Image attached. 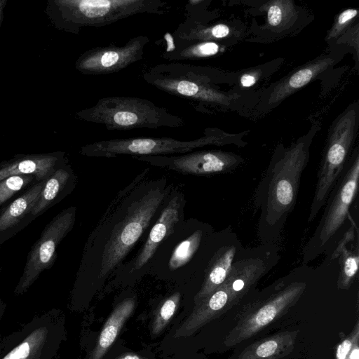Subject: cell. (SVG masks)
I'll list each match as a JSON object with an SVG mask.
<instances>
[{
  "mask_svg": "<svg viewBox=\"0 0 359 359\" xmlns=\"http://www.w3.org/2000/svg\"><path fill=\"white\" fill-rule=\"evenodd\" d=\"M299 331L285 330L246 346L233 359H283L294 349Z\"/></svg>",
  "mask_w": 359,
  "mask_h": 359,
  "instance_id": "ffe728a7",
  "label": "cell"
},
{
  "mask_svg": "<svg viewBox=\"0 0 359 359\" xmlns=\"http://www.w3.org/2000/svg\"><path fill=\"white\" fill-rule=\"evenodd\" d=\"M135 306V299L133 297H126L116 305L101 330L90 359H102L114 342Z\"/></svg>",
  "mask_w": 359,
  "mask_h": 359,
  "instance_id": "7402d4cb",
  "label": "cell"
},
{
  "mask_svg": "<svg viewBox=\"0 0 359 359\" xmlns=\"http://www.w3.org/2000/svg\"><path fill=\"white\" fill-rule=\"evenodd\" d=\"M358 13V10L355 8H348L342 11L338 15L336 22L328 34L327 39H332L340 35L352 20L356 18Z\"/></svg>",
  "mask_w": 359,
  "mask_h": 359,
  "instance_id": "f546056e",
  "label": "cell"
},
{
  "mask_svg": "<svg viewBox=\"0 0 359 359\" xmlns=\"http://www.w3.org/2000/svg\"><path fill=\"white\" fill-rule=\"evenodd\" d=\"M311 139L308 134L289 147L278 148L254 192L257 232L262 245L275 244L294 209Z\"/></svg>",
  "mask_w": 359,
  "mask_h": 359,
  "instance_id": "7a4b0ae2",
  "label": "cell"
},
{
  "mask_svg": "<svg viewBox=\"0 0 359 359\" xmlns=\"http://www.w3.org/2000/svg\"><path fill=\"white\" fill-rule=\"evenodd\" d=\"M224 143V137L208 130L204 136L194 140H179L170 137H136L113 139L95 142L81 149L88 157L114 158L121 155L133 157L184 154L208 145Z\"/></svg>",
  "mask_w": 359,
  "mask_h": 359,
  "instance_id": "30bf717a",
  "label": "cell"
},
{
  "mask_svg": "<svg viewBox=\"0 0 359 359\" xmlns=\"http://www.w3.org/2000/svg\"><path fill=\"white\" fill-rule=\"evenodd\" d=\"M358 238V230L354 222L338 243L332 255L339 257V274L337 287L348 290L353 283L358 271V243L354 245V240Z\"/></svg>",
  "mask_w": 359,
  "mask_h": 359,
  "instance_id": "44dd1931",
  "label": "cell"
},
{
  "mask_svg": "<svg viewBox=\"0 0 359 359\" xmlns=\"http://www.w3.org/2000/svg\"><path fill=\"white\" fill-rule=\"evenodd\" d=\"M333 63L334 60L332 58L326 57L318 59L299 69L275 86L269 94L268 103L274 104L282 101L294 91L309 83L318 74L323 72Z\"/></svg>",
  "mask_w": 359,
  "mask_h": 359,
  "instance_id": "603a6c76",
  "label": "cell"
},
{
  "mask_svg": "<svg viewBox=\"0 0 359 359\" xmlns=\"http://www.w3.org/2000/svg\"><path fill=\"white\" fill-rule=\"evenodd\" d=\"M294 6L290 1H276L267 9V21L271 27H278L292 17Z\"/></svg>",
  "mask_w": 359,
  "mask_h": 359,
  "instance_id": "484cf974",
  "label": "cell"
},
{
  "mask_svg": "<svg viewBox=\"0 0 359 359\" xmlns=\"http://www.w3.org/2000/svg\"><path fill=\"white\" fill-rule=\"evenodd\" d=\"M6 309V304L2 300L0 292V321L1 320Z\"/></svg>",
  "mask_w": 359,
  "mask_h": 359,
  "instance_id": "d6a6232c",
  "label": "cell"
},
{
  "mask_svg": "<svg viewBox=\"0 0 359 359\" xmlns=\"http://www.w3.org/2000/svg\"><path fill=\"white\" fill-rule=\"evenodd\" d=\"M76 116L88 122L102 124L108 130L179 128L184 125L182 117L149 100L134 97H104Z\"/></svg>",
  "mask_w": 359,
  "mask_h": 359,
  "instance_id": "5b68a950",
  "label": "cell"
},
{
  "mask_svg": "<svg viewBox=\"0 0 359 359\" xmlns=\"http://www.w3.org/2000/svg\"><path fill=\"white\" fill-rule=\"evenodd\" d=\"M76 208L70 206L58 213L46 225L29 251L25 268L14 294H24L41 273L52 267L57 257V248L71 231L76 222Z\"/></svg>",
  "mask_w": 359,
  "mask_h": 359,
  "instance_id": "7c38bea8",
  "label": "cell"
},
{
  "mask_svg": "<svg viewBox=\"0 0 359 359\" xmlns=\"http://www.w3.org/2000/svg\"><path fill=\"white\" fill-rule=\"evenodd\" d=\"M149 39L145 36L130 39L122 46L97 47L86 51L77 60L76 68L83 74L116 73L141 60Z\"/></svg>",
  "mask_w": 359,
  "mask_h": 359,
  "instance_id": "9a60e30c",
  "label": "cell"
},
{
  "mask_svg": "<svg viewBox=\"0 0 359 359\" xmlns=\"http://www.w3.org/2000/svg\"><path fill=\"white\" fill-rule=\"evenodd\" d=\"M38 181L32 175H14L0 181V205L18 193L23 188Z\"/></svg>",
  "mask_w": 359,
  "mask_h": 359,
  "instance_id": "d4e9b609",
  "label": "cell"
},
{
  "mask_svg": "<svg viewBox=\"0 0 359 359\" xmlns=\"http://www.w3.org/2000/svg\"><path fill=\"white\" fill-rule=\"evenodd\" d=\"M60 337L55 310L36 314L0 339V359H53Z\"/></svg>",
  "mask_w": 359,
  "mask_h": 359,
  "instance_id": "9c48e42d",
  "label": "cell"
},
{
  "mask_svg": "<svg viewBox=\"0 0 359 359\" xmlns=\"http://www.w3.org/2000/svg\"><path fill=\"white\" fill-rule=\"evenodd\" d=\"M181 299V293L176 291L167 297L163 302L153 321L152 333L160 334L165 327L174 315Z\"/></svg>",
  "mask_w": 359,
  "mask_h": 359,
  "instance_id": "cb8c5ba5",
  "label": "cell"
},
{
  "mask_svg": "<svg viewBox=\"0 0 359 359\" xmlns=\"http://www.w3.org/2000/svg\"><path fill=\"white\" fill-rule=\"evenodd\" d=\"M306 287V282L292 281L245 313L226 335L224 346L232 347L258 334L294 306Z\"/></svg>",
  "mask_w": 359,
  "mask_h": 359,
  "instance_id": "4fadbf2b",
  "label": "cell"
},
{
  "mask_svg": "<svg viewBox=\"0 0 359 359\" xmlns=\"http://www.w3.org/2000/svg\"><path fill=\"white\" fill-rule=\"evenodd\" d=\"M45 180L32 184L20 196L0 210V245L34 219L32 214V210Z\"/></svg>",
  "mask_w": 359,
  "mask_h": 359,
  "instance_id": "e0dca14e",
  "label": "cell"
},
{
  "mask_svg": "<svg viewBox=\"0 0 359 359\" xmlns=\"http://www.w3.org/2000/svg\"><path fill=\"white\" fill-rule=\"evenodd\" d=\"M359 341V322L356 321L355 327L350 334L343 339L336 351V359H347L353 348Z\"/></svg>",
  "mask_w": 359,
  "mask_h": 359,
  "instance_id": "f1b7e54d",
  "label": "cell"
},
{
  "mask_svg": "<svg viewBox=\"0 0 359 359\" xmlns=\"http://www.w3.org/2000/svg\"><path fill=\"white\" fill-rule=\"evenodd\" d=\"M257 73L248 72L243 74L241 77V85L243 87H250L253 86L257 81Z\"/></svg>",
  "mask_w": 359,
  "mask_h": 359,
  "instance_id": "4dcf8cb0",
  "label": "cell"
},
{
  "mask_svg": "<svg viewBox=\"0 0 359 359\" xmlns=\"http://www.w3.org/2000/svg\"><path fill=\"white\" fill-rule=\"evenodd\" d=\"M65 163L62 153L23 156L0 164V181L22 175H32L38 182L43 181Z\"/></svg>",
  "mask_w": 359,
  "mask_h": 359,
  "instance_id": "ac0fdd59",
  "label": "cell"
},
{
  "mask_svg": "<svg viewBox=\"0 0 359 359\" xmlns=\"http://www.w3.org/2000/svg\"><path fill=\"white\" fill-rule=\"evenodd\" d=\"M359 180V154L356 150L348 158L330 191L316 229L303 249L304 264L326 252L349 215V209L357 194Z\"/></svg>",
  "mask_w": 359,
  "mask_h": 359,
  "instance_id": "8992f818",
  "label": "cell"
},
{
  "mask_svg": "<svg viewBox=\"0 0 359 359\" xmlns=\"http://www.w3.org/2000/svg\"><path fill=\"white\" fill-rule=\"evenodd\" d=\"M275 244L243 249L224 282L194 309L176 330L175 337H189L199 328L231 309L258 283L277 263Z\"/></svg>",
  "mask_w": 359,
  "mask_h": 359,
  "instance_id": "277c9868",
  "label": "cell"
},
{
  "mask_svg": "<svg viewBox=\"0 0 359 359\" xmlns=\"http://www.w3.org/2000/svg\"><path fill=\"white\" fill-rule=\"evenodd\" d=\"M358 122V107L353 104L331 128L317 174V182L307 222L311 223L321 210L326 199L346 164L354 142Z\"/></svg>",
  "mask_w": 359,
  "mask_h": 359,
  "instance_id": "52a82bcc",
  "label": "cell"
},
{
  "mask_svg": "<svg viewBox=\"0 0 359 359\" xmlns=\"http://www.w3.org/2000/svg\"><path fill=\"white\" fill-rule=\"evenodd\" d=\"M219 238L208 223L196 218L180 222L157 248L149 273L161 278L201 280Z\"/></svg>",
  "mask_w": 359,
  "mask_h": 359,
  "instance_id": "3957f363",
  "label": "cell"
},
{
  "mask_svg": "<svg viewBox=\"0 0 359 359\" xmlns=\"http://www.w3.org/2000/svg\"><path fill=\"white\" fill-rule=\"evenodd\" d=\"M186 199L180 186H174L135 255L116 274V280L132 282L149 273L151 259L161 242L184 219Z\"/></svg>",
  "mask_w": 359,
  "mask_h": 359,
  "instance_id": "8fae6325",
  "label": "cell"
},
{
  "mask_svg": "<svg viewBox=\"0 0 359 359\" xmlns=\"http://www.w3.org/2000/svg\"><path fill=\"white\" fill-rule=\"evenodd\" d=\"M117 359H148L145 357H142L139 355L135 354V353H126L124 354Z\"/></svg>",
  "mask_w": 359,
  "mask_h": 359,
  "instance_id": "1f68e13d",
  "label": "cell"
},
{
  "mask_svg": "<svg viewBox=\"0 0 359 359\" xmlns=\"http://www.w3.org/2000/svg\"><path fill=\"white\" fill-rule=\"evenodd\" d=\"M6 4L5 1H0V25L2 19L3 8Z\"/></svg>",
  "mask_w": 359,
  "mask_h": 359,
  "instance_id": "836d02e7",
  "label": "cell"
},
{
  "mask_svg": "<svg viewBox=\"0 0 359 359\" xmlns=\"http://www.w3.org/2000/svg\"><path fill=\"white\" fill-rule=\"evenodd\" d=\"M229 28L224 24H218L209 28H191L187 32H182L179 36L184 39H222L229 34Z\"/></svg>",
  "mask_w": 359,
  "mask_h": 359,
  "instance_id": "4316f807",
  "label": "cell"
},
{
  "mask_svg": "<svg viewBox=\"0 0 359 359\" xmlns=\"http://www.w3.org/2000/svg\"><path fill=\"white\" fill-rule=\"evenodd\" d=\"M60 15L69 28L100 27L139 13H162L160 0H60Z\"/></svg>",
  "mask_w": 359,
  "mask_h": 359,
  "instance_id": "ba28073f",
  "label": "cell"
},
{
  "mask_svg": "<svg viewBox=\"0 0 359 359\" xmlns=\"http://www.w3.org/2000/svg\"><path fill=\"white\" fill-rule=\"evenodd\" d=\"M76 185V176L68 163L57 168L46 180L32 210L35 219L70 194Z\"/></svg>",
  "mask_w": 359,
  "mask_h": 359,
  "instance_id": "d6986e66",
  "label": "cell"
},
{
  "mask_svg": "<svg viewBox=\"0 0 359 359\" xmlns=\"http://www.w3.org/2000/svg\"><path fill=\"white\" fill-rule=\"evenodd\" d=\"M149 176L146 168L118 191L89 234L77 273L81 286L100 287L115 276L157 218L173 184L165 176Z\"/></svg>",
  "mask_w": 359,
  "mask_h": 359,
  "instance_id": "6da1fadb",
  "label": "cell"
},
{
  "mask_svg": "<svg viewBox=\"0 0 359 359\" xmlns=\"http://www.w3.org/2000/svg\"><path fill=\"white\" fill-rule=\"evenodd\" d=\"M150 165L183 175L209 176L236 169L243 162L241 156L222 151H197L179 155L133 157Z\"/></svg>",
  "mask_w": 359,
  "mask_h": 359,
  "instance_id": "5bb4252c",
  "label": "cell"
},
{
  "mask_svg": "<svg viewBox=\"0 0 359 359\" xmlns=\"http://www.w3.org/2000/svg\"><path fill=\"white\" fill-rule=\"evenodd\" d=\"M243 249L236 234L231 229L219 231L218 244L204 269L200 286L194 296L195 305L205 299L224 282Z\"/></svg>",
  "mask_w": 359,
  "mask_h": 359,
  "instance_id": "2e32d148",
  "label": "cell"
},
{
  "mask_svg": "<svg viewBox=\"0 0 359 359\" xmlns=\"http://www.w3.org/2000/svg\"><path fill=\"white\" fill-rule=\"evenodd\" d=\"M219 51V46L212 41H204L191 45L180 50L175 57L176 59H190L214 55Z\"/></svg>",
  "mask_w": 359,
  "mask_h": 359,
  "instance_id": "83f0119b",
  "label": "cell"
}]
</instances>
